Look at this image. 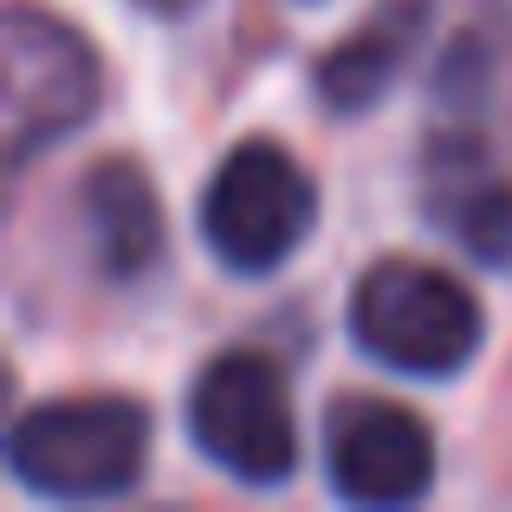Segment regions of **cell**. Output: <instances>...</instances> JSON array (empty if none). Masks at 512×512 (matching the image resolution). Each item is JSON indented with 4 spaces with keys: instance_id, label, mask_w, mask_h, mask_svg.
<instances>
[{
    "instance_id": "1",
    "label": "cell",
    "mask_w": 512,
    "mask_h": 512,
    "mask_svg": "<svg viewBox=\"0 0 512 512\" xmlns=\"http://www.w3.org/2000/svg\"><path fill=\"white\" fill-rule=\"evenodd\" d=\"M350 338L363 344V357L402 376H454L487 338V318L454 273L422 260H383L357 279Z\"/></svg>"
},
{
    "instance_id": "2",
    "label": "cell",
    "mask_w": 512,
    "mask_h": 512,
    "mask_svg": "<svg viewBox=\"0 0 512 512\" xmlns=\"http://www.w3.org/2000/svg\"><path fill=\"white\" fill-rule=\"evenodd\" d=\"M143 454H150V422L124 396H78L26 409L7 435L13 480L39 500H111L137 487Z\"/></svg>"
},
{
    "instance_id": "3",
    "label": "cell",
    "mask_w": 512,
    "mask_h": 512,
    "mask_svg": "<svg viewBox=\"0 0 512 512\" xmlns=\"http://www.w3.org/2000/svg\"><path fill=\"white\" fill-rule=\"evenodd\" d=\"M318 221L312 175L279 143H240L201 188V240L234 273H273Z\"/></svg>"
},
{
    "instance_id": "4",
    "label": "cell",
    "mask_w": 512,
    "mask_h": 512,
    "mask_svg": "<svg viewBox=\"0 0 512 512\" xmlns=\"http://www.w3.org/2000/svg\"><path fill=\"white\" fill-rule=\"evenodd\" d=\"M188 435L221 474L247 487H279L299 461V428H292L286 383L266 357L227 350L188 389Z\"/></svg>"
},
{
    "instance_id": "5",
    "label": "cell",
    "mask_w": 512,
    "mask_h": 512,
    "mask_svg": "<svg viewBox=\"0 0 512 512\" xmlns=\"http://www.w3.org/2000/svg\"><path fill=\"white\" fill-rule=\"evenodd\" d=\"M7 59V150L13 163L39 156L46 143L72 137L98 104V59L65 20L39 7H7L0 20Z\"/></svg>"
},
{
    "instance_id": "6",
    "label": "cell",
    "mask_w": 512,
    "mask_h": 512,
    "mask_svg": "<svg viewBox=\"0 0 512 512\" xmlns=\"http://www.w3.org/2000/svg\"><path fill=\"white\" fill-rule=\"evenodd\" d=\"M325 467L350 506H409L435 480V435L383 396H350L331 409Z\"/></svg>"
},
{
    "instance_id": "7",
    "label": "cell",
    "mask_w": 512,
    "mask_h": 512,
    "mask_svg": "<svg viewBox=\"0 0 512 512\" xmlns=\"http://www.w3.org/2000/svg\"><path fill=\"white\" fill-rule=\"evenodd\" d=\"M85 234L111 279H137L163 247V214H156L150 175L137 163H104L85 175Z\"/></svg>"
},
{
    "instance_id": "8",
    "label": "cell",
    "mask_w": 512,
    "mask_h": 512,
    "mask_svg": "<svg viewBox=\"0 0 512 512\" xmlns=\"http://www.w3.org/2000/svg\"><path fill=\"white\" fill-rule=\"evenodd\" d=\"M415 33H422V0H389L363 33H350L344 46L318 65V91H325V104H331V111H370V104L396 85Z\"/></svg>"
},
{
    "instance_id": "9",
    "label": "cell",
    "mask_w": 512,
    "mask_h": 512,
    "mask_svg": "<svg viewBox=\"0 0 512 512\" xmlns=\"http://www.w3.org/2000/svg\"><path fill=\"white\" fill-rule=\"evenodd\" d=\"M435 221L480 260L506 266L512 260V182L480 169L474 156H441L435 163Z\"/></svg>"
},
{
    "instance_id": "10",
    "label": "cell",
    "mask_w": 512,
    "mask_h": 512,
    "mask_svg": "<svg viewBox=\"0 0 512 512\" xmlns=\"http://www.w3.org/2000/svg\"><path fill=\"white\" fill-rule=\"evenodd\" d=\"M143 13H156V20H182V13H195L201 0H137Z\"/></svg>"
}]
</instances>
